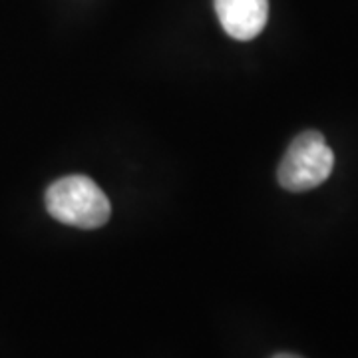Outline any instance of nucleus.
<instances>
[{"label": "nucleus", "instance_id": "2", "mask_svg": "<svg viewBox=\"0 0 358 358\" xmlns=\"http://www.w3.org/2000/svg\"><path fill=\"white\" fill-rule=\"evenodd\" d=\"M334 154L317 129L303 131L289 145L277 178L287 192H308L324 183L333 173Z\"/></svg>", "mask_w": 358, "mask_h": 358}, {"label": "nucleus", "instance_id": "3", "mask_svg": "<svg viewBox=\"0 0 358 358\" xmlns=\"http://www.w3.org/2000/svg\"><path fill=\"white\" fill-rule=\"evenodd\" d=\"M223 30L235 40H253L268 18V0H215Z\"/></svg>", "mask_w": 358, "mask_h": 358}, {"label": "nucleus", "instance_id": "1", "mask_svg": "<svg viewBox=\"0 0 358 358\" xmlns=\"http://www.w3.org/2000/svg\"><path fill=\"white\" fill-rule=\"evenodd\" d=\"M46 209L56 221L80 229L102 227L112 213L106 193L86 176H68L54 181L46 192Z\"/></svg>", "mask_w": 358, "mask_h": 358}, {"label": "nucleus", "instance_id": "4", "mask_svg": "<svg viewBox=\"0 0 358 358\" xmlns=\"http://www.w3.org/2000/svg\"><path fill=\"white\" fill-rule=\"evenodd\" d=\"M271 358H303V357H299V355H291V352H281V355H275V357H271Z\"/></svg>", "mask_w": 358, "mask_h": 358}]
</instances>
